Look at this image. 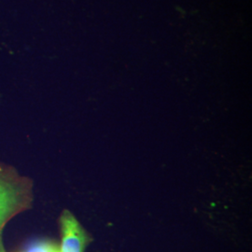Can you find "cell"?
Wrapping results in <instances>:
<instances>
[{
  "label": "cell",
  "instance_id": "cell-3",
  "mask_svg": "<svg viewBox=\"0 0 252 252\" xmlns=\"http://www.w3.org/2000/svg\"><path fill=\"white\" fill-rule=\"evenodd\" d=\"M20 252H61L59 244L49 239L36 240Z\"/></svg>",
  "mask_w": 252,
  "mask_h": 252
},
{
  "label": "cell",
  "instance_id": "cell-2",
  "mask_svg": "<svg viewBox=\"0 0 252 252\" xmlns=\"http://www.w3.org/2000/svg\"><path fill=\"white\" fill-rule=\"evenodd\" d=\"M23 204V193L9 180L0 178V230Z\"/></svg>",
  "mask_w": 252,
  "mask_h": 252
},
{
  "label": "cell",
  "instance_id": "cell-1",
  "mask_svg": "<svg viewBox=\"0 0 252 252\" xmlns=\"http://www.w3.org/2000/svg\"><path fill=\"white\" fill-rule=\"evenodd\" d=\"M61 233V252H85L92 242L89 233L81 225L79 220L68 209H64L59 217Z\"/></svg>",
  "mask_w": 252,
  "mask_h": 252
},
{
  "label": "cell",
  "instance_id": "cell-4",
  "mask_svg": "<svg viewBox=\"0 0 252 252\" xmlns=\"http://www.w3.org/2000/svg\"><path fill=\"white\" fill-rule=\"evenodd\" d=\"M0 252H6V250H5V246H4V243H3V238H2V234H1V232H0Z\"/></svg>",
  "mask_w": 252,
  "mask_h": 252
}]
</instances>
